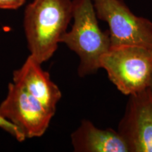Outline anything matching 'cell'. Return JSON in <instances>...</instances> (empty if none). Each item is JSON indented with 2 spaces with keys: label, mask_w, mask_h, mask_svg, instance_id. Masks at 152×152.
<instances>
[{
  "label": "cell",
  "mask_w": 152,
  "mask_h": 152,
  "mask_svg": "<svg viewBox=\"0 0 152 152\" xmlns=\"http://www.w3.org/2000/svg\"><path fill=\"white\" fill-rule=\"evenodd\" d=\"M73 18L72 0H33L23 26L30 56L42 64L53 56Z\"/></svg>",
  "instance_id": "1"
},
{
  "label": "cell",
  "mask_w": 152,
  "mask_h": 152,
  "mask_svg": "<svg viewBox=\"0 0 152 152\" xmlns=\"http://www.w3.org/2000/svg\"><path fill=\"white\" fill-rule=\"evenodd\" d=\"M72 19L71 30L64 34L60 43L78 56L77 73L85 77L101 68V57L111 47L110 34L100 29L92 0H73Z\"/></svg>",
  "instance_id": "2"
},
{
  "label": "cell",
  "mask_w": 152,
  "mask_h": 152,
  "mask_svg": "<svg viewBox=\"0 0 152 152\" xmlns=\"http://www.w3.org/2000/svg\"><path fill=\"white\" fill-rule=\"evenodd\" d=\"M112 83L130 96L152 83V47L137 45L111 47L100 59Z\"/></svg>",
  "instance_id": "3"
},
{
  "label": "cell",
  "mask_w": 152,
  "mask_h": 152,
  "mask_svg": "<svg viewBox=\"0 0 152 152\" xmlns=\"http://www.w3.org/2000/svg\"><path fill=\"white\" fill-rule=\"evenodd\" d=\"M96 16L107 23L111 47H152V22L134 15L121 0H92Z\"/></svg>",
  "instance_id": "4"
},
{
  "label": "cell",
  "mask_w": 152,
  "mask_h": 152,
  "mask_svg": "<svg viewBox=\"0 0 152 152\" xmlns=\"http://www.w3.org/2000/svg\"><path fill=\"white\" fill-rule=\"evenodd\" d=\"M54 114L15 83H9L7 97L0 104V115L16 125L26 138L42 136Z\"/></svg>",
  "instance_id": "5"
},
{
  "label": "cell",
  "mask_w": 152,
  "mask_h": 152,
  "mask_svg": "<svg viewBox=\"0 0 152 152\" xmlns=\"http://www.w3.org/2000/svg\"><path fill=\"white\" fill-rule=\"evenodd\" d=\"M118 132L129 152H152V87L130 95Z\"/></svg>",
  "instance_id": "6"
},
{
  "label": "cell",
  "mask_w": 152,
  "mask_h": 152,
  "mask_svg": "<svg viewBox=\"0 0 152 152\" xmlns=\"http://www.w3.org/2000/svg\"><path fill=\"white\" fill-rule=\"evenodd\" d=\"M13 81L34 96L51 112L55 113L56 105L61 98V92L51 80L48 72L41 64L30 56L13 74Z\"/></svg>",
  "instance_id": "7"
},
{
  "label": "cell",
  "mask_w": 152,
  "mask_h": 152,
  "mask_svg": "<svg viewBox=\"0 0 152 152\" xmlns=\"http://www.w3.org/2000/svg\"><path fill=\"white\" fill-rule=\"evenodd\" d=\"M71 142L76 152H129L118 130H102L87 120L72 133Z\"/></svg>",
  "instance_id": "8"
},
{
  "label": "cell",
  "mask_w": 152,
  "mask_h": 152,
  "mask_svg": "<svg viewBox=\"0 0 152 152\" xmlns=\"http://www.w3.org/2000/svg\"><path fill=\"white\" fill-rule=\"evenodd\" d=\"M0 128L3 129L6 132L9 133L18 142H23L26 139L23 132L16 125L5 118L1 115H0Z\"/></svg>",
  "instance_id": "9"
},
{
  "label": "cell",
  "mask_w": 152,
  "mask_h": 152,
  "mask_svg": "<svg viewBox=\"0 0 152 152\" xmlns=\"http://www.w3.org/2000/svg\"><path fill=\"white\" fill-rule=\"evenodd\" d=\"M26 0H0V9H18L24 4Z\"/></svg>",
  "instance_id": "10"
},
{
  "label": "cell",
  "mask_w": 152,
  "mask_h": 152,
  "mask_svg": "<svg viewBox=\"0 0 152 152\" xmlns=\"http://www.w3.org/2000/svg\"><path fill=\"white\" fill-rule=\"evenodd\" d=\"M151 87H152V83H151Z\"/></svg>",
  "instance_id": "11"
}]
</instances>
